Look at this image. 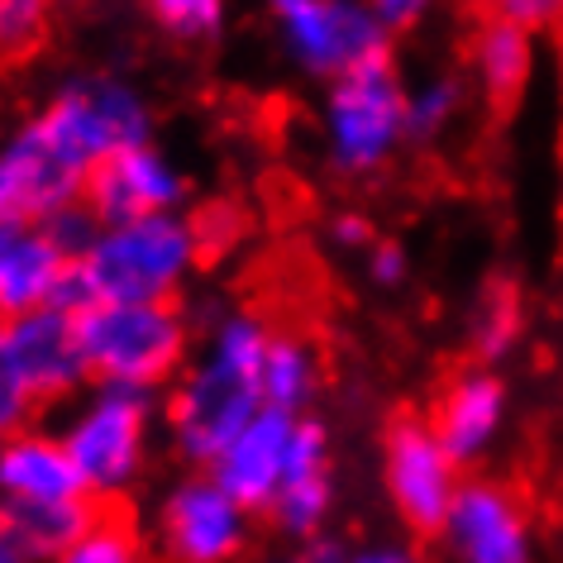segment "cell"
<instances>
[{"label":"cell","instance_id":"12","mask_svg":"<svg viewBox=\"0 0 563 563\" xmlns=\"http://www.w3.org/2000/svg\"><path fill=\"white\" fill-rule=\"evenodd\" d=\"M187 196H191L187 173L153 139L134 148H120L115 158L96 163L87 177V210L101 224L177 216V210H187Z\"/></svg>","mask_w":563,"mask_h":563},{"label":"cell","instance_id":"29","mask_svg":"<svg viewBox=\"0 0 563 563\" xmlns=\"http://www.w3.org/2000/svg\"><path fill=\"white\" fill-rule=\"evenodd\" d=\"M44 230L53 234V244H58L67 258H81L91 244H96V234H101V220L91 216L87 206H73V210H63V216H53V220H44Z\"/></svg>","mask_w":563,"mask_h":563},{"label":"cell","instance_id":"15","mask_svg":"<svg viewBox=\"0 0 563 563\" xmlns=\"http://www.w3.org/2000/svg\"><path fill=\"white\" fill-rule=\"evenodd\" d=\"M10 177H15V191H20V210L24 220H53L73 206H87V177L91 167H81L73 153H67L58 139L44 130V120H24L15 134L5 139L0 148Z\"/></svg>","mask_w":563,"mask_h":563},{"label":"cell","instance_id":"28","mask_svg":"<svg viewBox=\"0 0 563 563\" xmlns=\"http://www.w3.org/2000/svg\"><path fill=\"white\" fill-rule=\"evenodd\" d=\"M487 5H492V20H506L534 38L563 24V0H487Z\"/></svg>","mask_w":563,"mask_h":563},{"label":"cell","instance_id":"27","mask_svg":"<svg viewBox=\"0 0 563 563\" xmlns=\"http://www.w3.org/2000/svg\"><path fill=\"white\" fill-rule=\"evenodd\" d=\"M363 277H368L377 291H401L406 282H411V253H406L397 239H377V244L363 253Z\"/></svg>","mask_w":563,"mask_h":563},{"label":"cell","instance_id":"6","mask_svg":"<svg viewBox=\"0 0 563 563\" xmlns=\"http://www.w3.org/2000/svg\"><path fill=\"white\" fill-rule=\"evenodd\" d=\"M77 316L73 311H34L0 320V430H24L38 406L67 401L87 387Z\"/></svg>","mask_w":563,"mask_h":563},{"label":"cell","instance_id":"20","mask_svg":"<svg viewBox=\"0 0 563 563\" xmlns=\"http://www.w3.org/2000/svg\"><path fill=\"white\" fill-rule=\"evenodd\" d=\"M325 387V358L301 330H273L263 354V406L282 416H311Z\"/></svg>","mask_w":563,"mask_h":563},{"label":"cell","instance_id":"17","mask_svg":"<svg viewBox=\"0 0 563 563\" xmlns=\"http://www.w3.org/2000/svg\"><path fill=\"white\" fill-rule=\"evenodd\" d=\"M73 258L53 244V234L38 220L0 224V320L34 316L63 301L73 282Z\"/></svg>","mask_w":563,"mask_h":563},{"label":"cell","instance_id":"3","mask_svg":"<svg viewBox=\"0 0 563 563\" xmlns=\"http://www.w3.org/2000/svg\"><path fill=\"white\" fill-rule=\"evenodd\" d=\"M77 340L91 383L158 397L191 358V320L177 301H106L77 316Z\"/></svg>","mask_w":563,"mask_h":563},{"label":"cell","instance_id":"18","mask_svg":"<svg viewBox=\"0 0 563 563\" xmlns=\"http://www.w3.org/2000/svg\"><path fill=\"white\" fill-rule=\"evenodd\" d=\"M81 497H87V487H81L58 430L24 426V430L0 434V511L58 506Z\"/></svg>","mask_w":563,"mask_h":563},{"label":"cell","instance_id":"21","mask_svg":"<svg viewBox=\"0 0 563 563\" xmlns=\"http://www.w3.org/2000/svg\"><path fill=\"white\" fill-rule=\"evenodd\" d=\"M101 506L91 497L81 501H58V506H20V511H0V520L10 526V534L30 549L34 563H53L58 554H67L81 534L96 526Z\"/></svg>","mask_w":563,"mask_h":563},{"label":"cell","instance_id":"26","mask_svg":"<svg viewBox=\"0 0 563 563\" xmlns=\"http://www.w3.org/2000/svg\"><path fill=\"white\" fill-rule=\"evenodd\" d=\"M144 10L177 44H210L230 20V0H144Z\"/></svg>","mask_w":563,"mask_h":563},{"label":"cell","instance_id":"22","mask_svg":"<svg viewBox=\"0 0 563 563\" xmlns=\"http://www.w3.org/2000/svg\"><path fill=\"white\" fill-rule=\"evenodd\" d=\"M468 344L473 354L487 363H501L511 349L520 344V334H526V301H520L516 282L506 277H487L483 287H477V297L468 306Z\"/></svg>","mask_w":563,"mask_h":563},{"label":"cell","instance_id":"32","mask_svg":"<svg viewBox=\"0 0 563 563\" xmlns=\"http://www.w3.org/2000/svg\"><path fill=\"white\" fill-rule=\"evenodd\" d=\"M325 239L340 253H358V258H363V253L377 244V230H373L368 216H358V210H340V216L325 224Z\"/></svg>","mask_w":563,"mask_h":563},{"label":"cell","instance_id":"30","mask_svg":"<svg viewBox=\"0 0 563 563\" xmlns=\"http://www.w3.org/2000/svg\"><path fill=\"white\" fill-rule=\"evenodd\" d=\"M368 5H373V15L383 20V30L397 38V34L420 30V24L434 15V5H440V0H368Z\"/></svg>","mask_w":563,"mask_h":563},{"label":"cell","instance_id":"8","mask_svg":"<svg viewBox=\"0 0 563 563\" xmlns=\"http://www.w3.org/2000/svg\"><path fill=\"white\" fill-rule=\"evenodd\" d=\"M287 63L311 81H340L391 58V34L368 0H263Z\"/></svg>","mask_w":563,"mask_h":563},{"label":"cell","instance_id":"13","mask_svg":"<svg viewBox=\"0 0 563 563\" xmlns=\"http://www.w3.org/2000/svg\"><path fill=\"white\" fill-rule=\"evenodd\" d=\"M426 420L434 440L444 444V454L459 468H473V463H483L501 444L506 420H511V391H506L497 368L477 363V368H463L449 377Z\"/></svg>","mask_w":563,"mask_h":563},{"label":"cell","instance_id":"24","mask_svg":"<svg viewBox=\"0 0 563 563\" xmlns=\"http://www.w3.org/2000/svg\"><path fill=\"white\" fill-rule=\"evenodd\" d=\"M53 563H153V554H148V540L130 526V520L101 511L96 526Z\"/></svg>","mask_w":563,"mask_h":563},{"label":"cell","instance_id":"35","mask_svg":"<svg viewBox=\"0 0 563 563\" xmlns=\"http://www.w3.org/2000/svg\"><path fill=\"white\" fill-rule=\"evenodd\" d=\"M20 216H24V210H20V191H15V177H10L5 158H0V224L20 220Z\"/></svg>","mask_w":563,"mask_h":563},{"label":"cell","instance_id":"23","mask_svg":"<svg viewBox=\"0 0 563 563\" xmlns=\"http://www.w3.org/2000/svg\"><path fill=\"white\" fill-rule=\"evenodd\" d=\"M468 106V87L454 73H434L420 77L411 91H406V130H411L416 144H430V139L449 134V124L459 120V110Z\"/></svg>","mask_w":563,"mask_h":563},{"label":"cell","instance_id":"36","mask_svg":"<svg viewBox=\"0 0 563 563\" xmlns=\"http://www.w3.org/2000/svg\"><path fill=\"white\" fill-rule=\"evenodd\" d=\"M0 563H34V559H30V549H24L15 534H10L5 520H0Z\"/></svg>","mask_w":563,"mask_h":563},{"label":"cell","instance_id":"16","mask_svg":"<svg viewBox=\"0 0 563 563\" xmlns=\"http://www.w3.org/2000/svg\"><path fill=\"white\" fill-rule=\"evenodd\" d=\"M297 420L301 416H282L273 406H263V411L220 449V459L210 463L206 473L216 477L239 506H249L253 516H267V506H273V497L282 492V477H287Z\"/></svg>","mask_w":563,"mask_h":563},{"label":"cell","instance_id":"37","mask_svg":"<svg viewBox=\"0 0 563 563\" xmlns=\"http://www.w3.org/2000/svg\"><path fill=\"white\" fill-rule=\"evenodd\" d=\"M0 434H5V430H0Z\"/></svg>","mask_w":563,"mask_h":563},{"label":"cell","instance_id":"9","mask_svg":"<svg viewBox=\"0 0 563 563\" xmlns=\"http://www.w3.org/2000/svg\"><path fill=\"white\" fill-rule=\"evenodd\" d=\"M44 130L73 153L81 167L115 158L120 148L153 139V106L148 96L120 73H81L67 77L38 110Z\"/></svg>","mask_w":563,"mask_h":563},{"label":"cell","instance_id":"11","mask_svg":"<svg viewBox=\"0 0 563 563\" xmlns=\"http://www.w3.org/2000/svg\"><path fill=\"white\" fill-rule=\"evenodd\" d=\"M434 540L444 563H534V520L497 477H463Z\"/></svg>","mask_w":563,"mask_h":563},{"label":"cell","instance_id":"19","mask_svg":"<svg viewBox=\"0 0 563 563\" xmlns=\"http://www.w3.org/2000/svg\"><path fill=\"white\" fill-rule=\"evenodd\" d=\"M468 67H473V81L483 87L487 101L506 106L530 87L534 67H540V44H534V34L487 15L468 44Z\"/></svg>","mask_w":563,"mask_h":563},{"label":"cell","instance_id":"33","mask_svg":"<svg viewBox=\"0 0 563 563\" xmlns=\"http://www.w3.org/2000/svg\"><path fill=\"white\" fill-rule=\"evenodd\" d=\"M340 563H426V559H420L411 544H401V540H368L358 549H344Z\"/></svg>","mask_w":563,"mask_h":563},{"label":"cell","instance_id":"7","mask_svg":"<svg viewBox=\"0 0 563 563\" xmlns=\"http://www.w3.org/2000/svg\"><path fill=\"white\" fill-rule=\"evenodd\" d=\"M253 516L206 468L173 477L148 511L153 563H249Z\"/></svg>","mask_w":563,"mask_h":563},{"label":"cell","instance_id":"34","mask_svg":"<svg viewBox=\"0 0 563 563\" xmlns=\"http://www.w3.org/2000/svg\"><path fill=\"white\" fill-rule=\"evenodd\" d=\"M344 559V549H334V544H282L273 549V554H258V559H249V563H340Z\"/></svg>","mask_w":563,"mask_h":563},{"label":"cell","instance_id":"5","mask_svg":"<svg viewBox=\"0 0 563 563\" xmlns=\"http://www.w3.org/2000/svg\"><path fill=\"white\" fill-rule=\"evenodd\" d=\"M406 81L397 63H368L325 87L320 101V144L334 177L368 181L411 144L406 130Z\"/></svg>","mask_w":563,"mask_h":563},{"label":"cell","instance_id":"14","mask_svg":"<svg viewBox=\"0 0 563 563\" xmlns=\"http://www.w3.org/2000/svg\"><path fill=\"white\" fill-rule=\"evenodd\" d=\"M334 516V440L325 420L301 416L282 492L267 506V520L287 544H320Z\"/></svg>","mask_w":563,"mask_h":563},{"label":"cell","instance_id":"1","mask_svg":"<svg viewBox=\"0 0 563 563\" xmlns=\"http://www.w3.org/2000/svg\"><path fill=\"white\" fill-rule=\"evenodd\" d=\"M267 340L273 325L258 311H224L163 391V430L191 468H210L220 449L263 411Z\"/></svg>","mask_w":563,"mask_h":563},{"label":"cell","instance_id":"10","mask_svg":"<svg viewBox=\"0 0 563 563\" xmlns=\"http://www.w3.org/2000/svg\"><path fill=\"white\" fill-rule=\"evenodd\" d=\"M463 487V468L444 454L426 416H397L383 434V492L391 516L416 534H440Z\"/></svg>","mask_w":563,"mask_h":563},{"label":"cell","instance_id":"25","mask_svg":"<svg viewBox=\"0 0 563 563\" xmlns=\"http://www.w3.org/2000/svg\"><path fill=\"white\" fill-rule=\"evenodd\" d=\"M58 0H0V63H30L53 34Z\"/></svg>","mask_w":563,"mask_h":563},{"label":"cell","instance_id":"4","mask_svg":"<svg viewBox=\"0 0 563 563\" xmlns=\"http://www.w3.org/2000/svg\"><path fill=\"white\" fill-rule=\"evenodd\" d=\"M158 420H163V401L153 391L91 383L73 401V411L58 426V440L96 506L124 501L144 483Z\"/></svg>","mask_w":563,"mask_h":563},{"label":"cell","instance_id":"2","mask_svg":"<svg viewBox=\"0 0 563 563\" xmlns=\"http://www.w3.org/2000/svg\"><path fill=\"white\" fill-rule=\"evenodd\" d=\"M206 263L201 234L187 210L130 224H101L96 244L73 267L58 311L81 316L106 301H177Z\"/></svg>","mask_w":563,"mask_h":563},{"label":"cell","instance_id":"31","mask_svg":"<svg viewBox=\"0 0 563 563\" xmlns=\"http://www.w3.org/2000/svg\"><path fill=\"white\" fill-rule=\"evenodd\" d=\"M196 220V234H201V249H206V258L216 249H230L234 244V234L244 230V216H239L234 206H206L201 216H191Z\"/></svg>","mask_w":563,"mask_h":563}]
</instances>
